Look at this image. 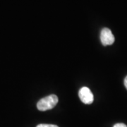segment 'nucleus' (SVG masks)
<instances>
[{"label": "nucleus", "mask_w": 127, "mask_h": 127, "mask_svg": "<svg viewBox=\"0 0 127 127\" xmlns=\"http://www.w3.org/2000/svg\"><path fill=\"white\" fill-rule=\"evenodd\" d=\"M58 102V97L56 95H50L42 98L37 103V108L40 111H47L54 108Z\"/></svg>", "instance_id": "obj_1"}, {"label": "nucleus", "mask_w": 127, "mask_h": 127, "mask_svg": "<svg viewBox=\"0 0 127 127\" xmlns=\"http://www.w3.org/2000/svg\"><path fill=\"white\" fill-rule=\"evenodd\" d=\"M78 96L82 102L86 104H91L93 102L94 97L92 92L88 87H83L78 92Z\"/></svg>", "instance_id": "obj_2"}, {"label": "nucleus", "mask_w": 127, "mask_h": 127, "mask_svg": "<svg viewBox=\"0 0 127 127\" xmlns=\"http://www.w3.org/2000/svg\"><path fill=\"white\" fill-rule=\"evenodd\" d=\"M100 40L104 46L111 45L114 42V36L110 29L104 28L100 33Z\"/></svg>", "instance_id": "obj_3"}, {"label": "nucleus", "mask_w": 127, "mask_h": 127, "mask_svg": "<svg viewBox=\"0 0 127 127\" xmlns=\"http://www.w3.org/2000/svg\"><path fill=\"white\" fill-rule=\"evenodd\" d=\"M36 127H59L55 124H38Z\"/></svg>", "instance_id": "obj_4"}, {"label": "nucleus", "mask_w": 127, "mask_h": 127, "mask_svg": "<svg viewBox=\"0 0 127 127\" xmlns=\"http://www.w3.org/2000/svg\"><path fill=\"white\" fill-rule=\"evenodd\" d=\"M113 127H127V126L123 123H118V124H116L115 125H114Z\"/></svg>", "instance_id": "obj_5"}, {"label": "nucleus", "mask_w": 127, "mask_h": 127, "mask_svg": "<svg viewBox=\"0 0 127 127\" xmlns=\"http://www.w3.org/2000/svg\"><path fill=\"white\" fill-rule=\"evenodd\" d=\"M124 86H125L126 88L127 89V76L125 78V79H124Z\"/></svg>", "instance_id": "obj_6"}]
</instances>
